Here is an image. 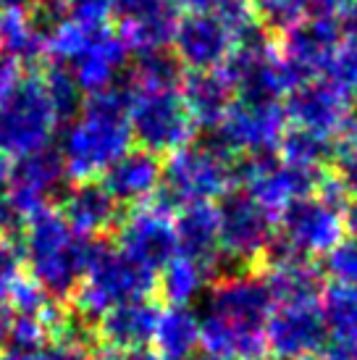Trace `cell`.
<instances>
[{
	"label": "cell",
	"mask_w": 357,
	"mask_h": 360,
	"mask_svg": "<svg viewBox=\"0 0 357 360\" xmlns=\"http://www.w3.org/2000/svg\"><path fill=\"white\" fill-rule=\"evenodd\" d=\"M158 276L160 279L155 281V287H160V295L166 297L169 305H189L205 290L208 269H202L200 263L184 258V255H176Z\"/></svg>",
	"instance_id": "cell-27"
},
{
	"label": "cell",
	"mask_w": 357,
	"mask_h": 360,
	"mask_svg": "<svg viewBox=\"0 0 357 360\" xmlns=\"http://www.w3.org/2000/svg\"><path fill=\"white\" fill-rule=\"evenodd\" d=\"M19 248L32 281H37L53 300L60 302L79 287L95 240L77 234L58 210L45 205L24 219Z\"/></svg>",
	"instance_id": "cell-3"
},
{
	"label": "cell",
	"mask_w": 357,
	"mask_h": 360,
	"mask_svg": "<svg viewBox=\"0 0 357 360\" xmlns=\"http://www.w3.org/2000/svg\"><path fill=\"white\" fill-rule=\"evenodd\" d=\"M21 263H24V258H21L19 245L13 240L0 237V308H6L11 287L21 274Z\"/></svg>",
	"instance_id": "cell-37"
},
{
	"label": "cell",
	"mask_w": 357,
	"mask_h": 360,
	"mask_svg": "<svg viewBox=\"0 0 357 360\" xmlns=\"http://www.w3.org/2000/svg\"><path fill=\"white\" fill-rule=\"evenodd\" d=\"M155 345L163 360H184L200 350V319L189 305H169L160 310Z\"/></svg>",
	"instance_id": "cell-26"
},
{
	"label": "cell",
	"mask_w": 357,
	"mask_h": 360,
	"mask_svg": "<svg viewBox=\"0 0 357 360\" xmlns=\"http://www.w3.org/2000/svg\"><path fill=\"white\" fill-rule=\"evenodd\" d=\"M60 216L82 237H98L116 229L121 221L119 202L110 198L100 181H77L69 192L60 195Z\"/></svg>",
	"instance_id": "cell-20"
},
{
	"label": "cell",
	"mask_w": 357,
	"mask_h": 360,
	"mask_svg": "<svg viewBox=\"0 0 357 360\" xmlns=\"http://www.w3.org/2000/svg\"><path fill=\"white\" fill-rule=\"evenodd\" d=\"M119 37L129 51H158L174 40L178 24L176 0H113Z\"/></svg>",
	"instance_id": "cell-16"
},
{
	"label": "cell",
	"mask_w": 357,
	"mask_h": 360,
	"mask_svg": "<svg viewBox=\"0 0 357 360\" xmlns=\"http://www.w3.org/2000/svg\"><path fill=\"white\" fill-rule=\"evenodd\" d=\"M95 360H163V358L155 355V352H150V350H129V352L105 350V352H100Z\"/></svg>",
	"instance_id": "cell-43"
},
{
	"label": "cell",
	"mask_w": 357,
	"mask_h": 360,
	"mask_svg": "<svg viewBox=\"0 0 357 360\" xmlns=\"http://www.w3.org/2000/svg\"><path fill=\"white\" fill-rule=\"evenodd\" d=\"M337 179L347 198H357V145L352 142H344L337 153Z\"/></svg>",
	"instance_id": "cell-38"
},
{
	"label": "cell",
	"mask_w": 357,
	"mask_h": 360,
	"mask_svg": "<svg viewBox=\"0 0 357 360\" xmlns=\"http://www.w3.org/2000/svg\"><path fill=\"white\" fill-rule=\"evenodd\" d=\"M344 213L318 195L294 200L278 213V240H284L305 258L328 255L344 240Z\"/></svg>",
	"instance_id": "cell-10"
},
{
	"label": "cell",
	"mask_w": 357,
	"mask_h": 360,
	"mask_svg": "<svg viewBox=\"0 0 357 360\" xmlns=\"http://www.w3.org/2000/svg\"><path fill=\"white\" fill-rule=\"evenodd\" d=\"M231 158L234 155H228L216 140L187 145L171 153L160 171V184L152 195V205L163 213H171L228 195L231 184L237 181V169L231 166Z\"/></svg>",
	"instance_id": "cell-4"
},
{
	"label": "cell",
	"mask_w": 357,
	"mask_h": 360,
	"mask_svg": "<svg viewBox=\"0 0 357 360\" xmlns=\"http://www.w3.org/2000/svg\"><path fill=\"white\" fill-rule=\"evenodd\" d=\"M178 255L195 260L202 269L213 271L221 255L219 240V213L210 202H197L178 210L176 219Z\"/></svg>",
	"instance_id": "cell-24"
},
{
	"label": "cell",
	"mask_w": 357,
	"mask_h": 360,
	"mask_svg": "<svg viewBox=\"0 0 357 360\" xmlns=\"http://www.w3.org/2000/svg\"><path fill=\"white\" fill-rule=\"evenodd\" d=\"M344 142H352V145H357V116L352 119V124H349V129L344 131Z\"/></svg>",
	"instance_id": "cell-47"
},
{
	"label": "cell",
	"mask_w": 357,
	"mask_h": 360,
	"mask_svg": "<svg viewBox=\"0 0 357 360\" xmlns=\"http://www.w3.org/2000/svg\"><path fill=\"white\" fill-rule=\"evenodd\" d=\"M276 308L263 276L252 271L216 279L197 310L200 347L213 360H258L266 326Z\"/></svg>",
	"instance_id": "cell-1"
},
{
	"label": "cell",
	"mask_w": 357,
	"mask_h": 360,
	"mask_svg": "<svg viewBox=\"0 0 357 360\" xmlns=\"http://www.w3.org/2000/svg\"><path fill=\"white\" fill-rule=\"evenodd\" d=\"M34 360H92V358H89L87 347H79V345L66 340H56L50 342L40 355H34Z\"/></svg>",
	"instance_id": "cell-40"
},
{
	"label": "cell",
	"mask_w": 357,
	"mask_h": 360,
	"mask_svg": "<svg viewBox=\"0 0 357 360\" xmlns=\"http://www.w3.org/2000/svg\"><path fill=\"white\" fill-rule=\"evenodd\" d=\"M328 79L339 92H344L349 101L357 98V37H347L337 45V51L326 63Z\"/></svg>",
	"instance_id": "cell-34"
},
{
	"label": "cell",
	"mask_w": 357,
	"mask_h": 360,
	"mask_svg": "<svg viewBox=\"0 0 357 360\" xmlns=\"http://www.w3.org/2000/svg\"><path fill=\"white\" fill-rule=\"evenodd\" d=\"M216 213H219L221 252L245 260L249 266L276 237L273 213L263 208L258 200H252L247 192L223 195Z\"/></svg>",
	"instance_id": "cell-12"
},
{
	"label": "cell",
	"mask_w": 357,
	"mask_h": 360,
	"mask_svg": "<svg viewBox=\"0 0 357 360\" xmlns=\"http://www.w3.org/2000/svg\"><path fill=\"white\" fill-rule=\"evenodd\" d=\"M323 360H357V329L331 331L323 345Z\"/></svg>",
	"instance_id": "cell-39"
},
{
	"label": "cell",
	"mask_w": 357,
	"mask_h": 360,
	"mask_svg": "<svg viewBox=\"0 0 357 360\" xmlns=\"http://www.w3.org/2000/svg\"><path fill=\"white\" fill-rule=\"evenodd\" d=\"M181 77H184V71H181L176 56L166 48H158V51L137 53L129 84L134 90H178Z\"/></svg>",
	"instance_id": "cell-28"
},
{
	"label": "cell",
	"mask_w": 357,
	"mask_h": 360,
	"mask_svg": "<svg viewBox=\"0 0 357 360\" xmlns=\"http://www.w3.org/2000/svg\"><path fill=\"white\" fill-rule=\"evenodd\" d=\"M63 179H66V166L60 153L42 148L37 153L21 155L11 166L8 195L16 210L27 219L30 213L50 205V200L60 192Z\"/></svg>",
	"instance_id": "cell-17"
},
{
	"label": "cell",
	"mask_w": 357,
	"mask_h": 360,
	"mask_svg": "<svg viewBox=\"0 0 357 360\" xmlns=\"http://www.w3.org/2000/svg\"><path fill=\"white\" fill-rule=\"evenodd\" d=\"M308 360H323V358H308Z\"/></svg>",
	"instance_id": "cell-49"
},
{
	"label": "cell",
	"mask_w": 357,
	"mask_h": 360,
	"mask_svg": "<svg viewBox=\"0 0 357 360\" xmlns=\"http://www.w3.org/2000/svg\"><path fill=\"white\" fill-rule=\"evenodd\" d=\"M284 131H287V113L281 103L237 98L231 103L226 119L216 129L213 140L228 155H237V153L273 155Z\"/></svg>",
	"instance_id": "cell-8"
},
{
	"label": "cell",
	"mask_w": 357,
	"mask_h": 360,
	"mask_svg": "<svg viewBox=\"0 0 357 360\" xmlns=\"http://www.w3.org/2000/svg\"><path fill=\"white\" fill-rule=\"evenodd\" d=\"M155 290V276L134 266L119 248L95 240L87 271L74 290V308L79 316L98 323L103 313L129 300H145Z\"/></svg>",
	"instance_id": "cell-6"
},
{
	"label": "cell",
	"mask_w": 357,
	"mask_h": 360,
	"mask_svg": "<svg viewBox=\"0 0 357 360\" xmlns=\"http://www.w3.org/2000/svg\"><path fill=\"white\" fill-rule=\"evenodd\" d=\"M37 0H0V13H13V11H32Z\"/></svg>",
	"instance_id": "cell-44"
},
{
	"label": "cell",
	"mask_w": 357,
	"mask_h": 360,
	"mask_svg": "<svg viewBox=\"0 0 357 360\" xmlns=\"http://www.w3.org/2000/svg\"><path fill=\"white\" fill-rule=\"evenodd\" d=\"M8 176H11V158L3 150H0V190H6V184H8Z\"/></svg>",
	"instance_id": "cell-45"
},
{
	"label": "cell",
	"mask_w": 357,
	"mask_h": 360,
	"mask_svg": "<svg viewBox=\"0 0 357 360\" xmlns=\"http://www.w3.org/2000/svg\"><path fill=\"white\" fill-rule=\"evenodd\" d=\"M119 252L148 274H160L178 255L176 226L169 213L155 205H139L131 213L121 216L116 226Z\"/></svg>",
	"instance_id": "cell-11"
},
{
	"label": "cell",
	"mask_w": 357,
	"mask_h": 360,
	"mask_svg": "<svg viewBox=\"0 0 357 360\" xmlns=\"http://www.w3.org/2000/svg\"><path fill=\"white\" fill-rule=\"evenodd\" d=\"M45 27L32 11L0 13V56L16 66H32L45 58Z\"/></svg>",
	"instance_id": "cell-25"
},
{
	"label": "cell",
	"mask_w": 357,
	"mask_h": 360,
	"mask_svg": "<svg viewBox=\"0 0 357 360\" xmlns=\"http://www.w3.org/2000/svg\"><path fill=\"white\" fill-rule=\"evenodd\" d=\"M313 0H249V8L266 32H287L308 19Z\"/></svg>",
	"instance_id": "cell-32"
},
{
	"label": "cell",
	"mask_w": 357,
	"mask_h": 360,
	"mask_svg": "<svg viewBox=\"0 0 357 360\" xmlns=\"http://www.w3.org/2000/svg\"><path fill=\"white\" fill-rule=\"evenodd\" d=\"M326 274L334 284L355 287L357 290V240H342L334 250L326 255Z\"/></svg>",
	"instance_id": "cell-35"
},
{
	"label": "cell",
	"mask_w": 357,
	"mask_h": 360,
	"mask_svg": "<svg viewBox=\"0 0 357 360\" xmlns=\"http://www.w3.org/2000/svg\"><path fill=\"white\" fill-rule=\"evenodd\" d=\"M339 42H342L339 27L320 19H302L284 32L278 56L292 74V79L302 84L326 71V63L331 60Z\"/></svg>",
	"instance_id": "cell-18"
},
{
	"label": "cell",
	"mask_w": 357,
	"mask_h": 360,
	"mask_svg": "<svg viewBox=\"0 0 357 360\" xmlns=\"http://www.w3.org/2000/svg\"><path fill=\"white\" fill-rule=\"evenodd\" d=\"M184 360H213L210 358V355H205V352H192V355H189V358H184Z\"/></svg>",
	"instance_id": "cell-48"
},
{
	"label": "cell",
	"mask_w": 357,
	"mask_h": 360,
	"mask_svg": "<svg viewBox=\"0 0 357 360\" xmlns=\"http://www.w3.org/2000/svg\"><path fill=\"white\" fill-rule=\"evenodd\" d=\"M42 82H45V92H48V101L53 105L56 121L71 124L84 108V92L79 90V84L71 77V71L66 66L56 63V66L48 69Z\"/></svg>",
	"instance_id": "cell-31"
},
{
	"label": "cell",
	"mask_w": 357,
	"mask_h": 360,
	"mask_svg": "<svg viewBox=\"0 0 357 360\" xmlns=\"http://www.w3.org/2000/svg\"><path fill=\"white\" fill-rule=\"evenodd\" d=\"M126 58H129V48L124 45L119 32L110 27H100V30H92L87 48L66 69L71 71V77L77 79L84 95H95L116 82L119 71L126 66Z\"/></svg>",
	"instance_id": "cell-19"
},
{
	"label": "cell",
	"mask_w": 357,
	"mask_h": 360,
	"mask_svg": "<svg viewBox=\"0 0 357 360\" xmlns=\"http://www.w3.org/2000/svg\"><path fill=\"white\" fill-rule=\"evenodd\" d=\"M344 226H347V231H352V237L357 240V202L344 213Z\"/></svg>",
	"instance_id": "cell-46"
},
{
	"label": "cell",
	"mask_w": 357,
	"mask_h": 360,
	"mask_svg": "<svg viewBox=\"0 0 357 360\" xmlns=\"http://www.w3.org/2000/svg\"><path fill=\"white\" fill-rule=\"evenodd\" d=\"M160 308L152 300H129L110 308L98 321V340L105 350H145L155 340Z\"/></svg>",
	"instance_id": "cell-21"
},
{
	"label": "cell",
	"mask_w": 357,
	"mask_h": 360,
	"mask_svg": "<svg viewBox=\"0 0 357 360\" xmlns=\"http://www.w3.org/2000/svg\"><path fill=\"white\" fill-rule=\"evenodd\" d=\"M278 148H281V160L310 171H320V166L334 155L331 137H323L310 129H299V127L284 131Z\"/></svg>",
	"instance_id": "cell-29"
},
{
	"label": "cell",
	"mask_w": 357,
	"mask_h": 360,
	"mask_svg": "<svg viewBox=\"0 0 357 360\" xmlns=\"http://www.w3.org/2000/svg\"><path fill=\"white\" fill-rule=\"evenodd\" d=\"M320 176V171L299 169L273 155H247L237 166V181H242L249 198L271 213H281L294 200L310 198Z\"/></svg>",
	"instance_id": "cell-9"
},
{
	"label": "cell",
	"mask_w": 357,
	"mask_h": 360,
	"mask_svg": "<svg viewBox=\"0 0 357 360\" xmlns=\"http://www.w3.org/2000/svg\"><path fill=\"white\" fill-rule=\"evenodd\" d=\"M134 87L113 82L110 87L87 95L84 108L69 124L60 158L66 176L89 181L105 174L126 150H131L129 105Z\"/></svg>",
	"instance_id": "cell-2"
},
{
	"label": "cell",
	"mask_w": 357,
	"mask_h": 360,
	"mask_svg": "<svg viewBox=\"0 0 357 360\" xmlns=\"http://www.w3.org/2000/svg\"><path fill=\"white\" fill-rule=\"evenodd\" d=\"M56 124L45 82L37 71H19L0 82V150L8 158L48 148Z\"/></svg>",
	"instance_id": "cell-5"
},
{
	"label": "cell",
	"mask_w": 357,
	"mask_h": 360,
	"mask_svg": "<svg viewBox=\"0 0 357 360\" xmlns=\"http://www.w3.org/2000/svg\"><path fill=\"white\" fill-rule=\"evenodd\" d=\"M328 326L320 300L276 305L266 326V350L276 360H308L323 350Z\"/></svg>",
	"instance_id": "cell-13"
},
{
	"label": "cell",
	"mask_w": 357,
	"mask_h": 360,
	"mask_svg": "<svg viewBox=\"0 0 357 360\" xmlns=\"http://www.w3.org/2000/svg\"><path fill=\"white\" fill-rule=\"evenodd\" d=\"M160 163L158 155L142 150H126L105 174H103V187L116 202H142L150 200L160 184Z\"/></svg>",
	"instance_id": "cell-23"
},
{
	"label": "cell",
	"mask_w": 357,
	"mask_h": 360,
	"mask_svg": "<svg viewBox=\"0 0 357 360\" xmlns=\"http://www.w3.org/2000/svg\"><path fill=\"white\" fill-rule=\"evenodd\" d=\"M24 224V216H21L13 200H11L8 190H0V237L11 240V234H16Z\"/></svg>",
	"instance_id": "cell-41"
},
{
	"label": "cell",
	"mask_w": 357,
	"mask_h": 360,
	"mask_svg": "<svg viewBox=\"0 0 357 360\" xmlns=\"http://www.w3.org/2000/svg\"><path fill=\"white\" fill-rule=\"evenodd\" d=\"M174 56L189 71H216L234 51V34L213 13H189L174 30Z\"/></svg>",
	"instance_id": "cell-15"
},
{
	"label": "cell",
	"mask_w": 357,
	"mask_h": 360,
	"mask_svg": "<svg viewBox=\"0 0 357 360\" xmlns=\"http://www.w3.org/2000/svg\"><path fill=\"white\" fill-rule=\"evenodd\" d=\"M48 340L50 329L40 319L19 316V313L11 310L8 326H6V334H3V342H0V352L16 360H32L48 347Z\"/></svg>",
	"instance_id": "cell-30"
},
{
	"label": "cell",
	"mask_w": 357,
	"mask_h": 360,
	"mask_svg": "<svg viewBox=\"0 0 357 360\" xmlns=\"http://www.w3.org/2000/svg\"><path fill=\"white\" fill-rule=\"evenodd\" d=\"M131 140L152 155H171L195 140L197 127L178 90H134L129 105Z\"/></svg>",
	"instance_id": "cell-7"
},
{
	"label": "cell",
	"mask_w": 357,
	"mask_h": 360,
	"mask_svg": "<svg viewBox=\"0 0 357 360\" xmlns=\"http://www.w3.org/2000/svg\"><path fill=\"white\" fill-rule=\"evenodd\" d=\"M320 310L331 331L357 329V290L344 284H331L320 292Z\"/></svg>",
	"instance_id": "cell-33"
},
{
	"label": "cell",
	"mask_w": 357,
	"mask_h": 360,
	"mask_svg": "<svg viewBox=\"0 0 357 360\" xmlns=\"http://www.w3.org/2000/svg\"><path fill=\"white\" fill-rule=\"evenodd\" d=\"M287 121H294L299 129L318 131L323 137H337L349 129V124L355 119L352 101L344 92H339L331 82L308 79L297 84L289 92L287 105H284Z\"/></svg>",
	"instance_id": "cell-14"
},
{
	"label": "cell",
	"mask_w": 357,
	"mask_h": 360,
	"mask_svg": "<svg viewBox=\"0 0 357 360\" xmlns=\"http://www.w3.org/2000/svg\"><path fill=\"white\" fill-rule=\"evenodd\" d=\"M352 27H357V19H355V24H352Z\"/></svg>",
	"instance_id": "cell-50"
},
{
	"label": "cell",
	"mask_w": 357,
	"mask_h": 360,
	"mask_svg": "<svg viewBox=\"0 0 357 360\" xmlns=\"http://www.w3.org/2000/svg\"><path fill=\"white\" fill-rule=\"evenodd\" d=\"M178 95L195 127L219 129L234 103V87L223 77V71H189L181 77Z\"/></svg>",
	"instance_id": "cell-22"
},
{
	"label": "cell",
	"mask_w": 357,
	"mask_h": 360,
	"mask_svg": "<svg viewBox=\"0 0 357 360\" xmlns=\"http://www.w3.org/2000/svg\"><path fill=\"white\" fill-rule=\"evenodd\" d=\"M308 19H320L339 30H347L357 19V0H313Z\"/></svg>",
	"instance_id": "cell-36"
},
{
	"label": "cell",
	"mask_w": 357,
	"mask_h": 360,
	"mask_svg": "<svg viewBox=\"0 0 357 360\" xmlns=\"http://www.w3.org/2000/svg\"><path fill=\"white\" fill-rule=\"evenodd\" d=\"M258 360H266V358H258Z\"/></svg>",
	"instance_id": "cell-51"
},
{
	"label": "cell",
	"mask_w": 357,
	"mask_h": 360,
	"mask_svg": "<svg viewBox=\"0 0 357 360\" xmlns=\"http://www.w3.org/2000/svg\"><path fill=\"white\" fill-rule=\"evenodd\" d=\"M176 3L189 8V13H213V16H221L231 6H237L239 0H176Z\"/></svg>",
	"instance_id": "cell-42"
}]
</instances>
